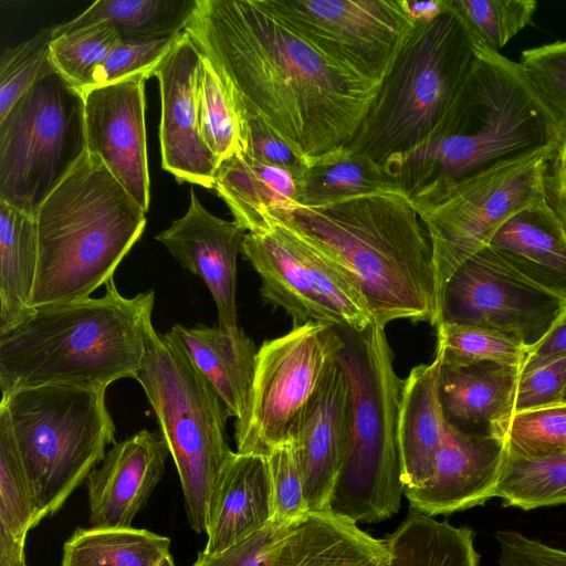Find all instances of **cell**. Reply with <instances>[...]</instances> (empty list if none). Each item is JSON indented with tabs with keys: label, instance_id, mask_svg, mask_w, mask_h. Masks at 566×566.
<instances>
[{
	"label": "cell",
	"instance_id": "d4e9b609",
	"mask_svg": "<svg viewBox=\"0 0 566 566\" xmlns=\"http://www.w3.org/2000/svg\"><path fill=\"white\" fill-rule=\"evenodd\" d=\"M489 247L525 279L566 300V228L546 197L510 218Z\"/></svg>",
	"mask_w": 566,
	"mask_h": 566
},
{
	"label": "cell",
	"instance_id": "f35d334b",
	"mask_svg": "<svg viewBox=\"0 0 566 566\" xmlns=\"http://www.w3.org/2000/svg\"><path fill=\"white\" fill-rule=\"evenodd\" d=\"M53 27L7 48L0 57V119L41 78L56 73L51 59Z\"/></svg>",
	"mask_w": 566,
	"mask_h": 566
},
{
	"label": "cell",
	"instance_id": "e575fe53",
	"mask_svg": "<svg viewBox=\"0 0 566 566\" xmlns=\"http://www.w3.org/2000/svg\"><path fill=\"white\" fill-rule=\"evenodd\" d=\"M494 497L525 511L566 504V453L523 458L507 451Z\"/></svg>",
	"mask_w": 566,
	"mask_h": 566
},
{
	"label": "cell",
	"instance_id": "484cf974",
	"mask_svg": "<svg viewBox=\"0 0 566 566\" xmlns=\"http://www.w3.org/2000/svg\"><path fill=\"white\" fill-rule=\"evenodd\" d=\"M442 360L443 354L437 347L433 360L413 367L403 380L398 442L405 490L422 486L433 474L434 458L447 426L439 389Z\"/></svg>",
	"mask_w": 566,
	"mask_h": 566
},
{
	"label": "cell",
	"instance_id": "d590c367",
	"mask_svg": "<svg viewBox=\"0 0 566 566\" xmlns=\"http://www.w3.org/2000/svg\"><path fill=\"white\" fill-rule=\"evenodd\" d=\"M437 347L442 364L462 367L482 363L522 368L528 349L501 332L464 324L441 323L437 327Z\"/></svg>",
	"mask_w": 566,
	"mask_h": 566
},
{
	"label": "cell",
	"instance_id": "ba28073f",
	"mask_svg": "<svg viewBox=\"0 0 566 566\" xmlns=\"http://www.w3.org/2000/svg\"><path fill=\"white\" fill-rule=\"evenodd\" d=\"M134 379L145 391L176 465L188 522L195 532L207 533L213 493L234 453L226 434L229 412L172 328L158 334L149 327Z\"/></svg>",
	"mask_w": 566,
	"mask_h": 566
},
{
	"label": "cell",
	"instance_id": "30bf717a",
	"mask_svg": "<svg viewBox=\"0 0 566 566\" xmlns=\"http://www.w3.org/2000/svg\"><path fill=\"white\" fill-rule=\"evenodd\" d=\"M546 146L454 181H433L410 197L431 242L438 305L469 258L513 216L545 198ZM439 322V321H438Z\"/></svg>",
	"mask_w": 566,
	"mask_h": 566
},
{
	"label": "cell",
	"instance_id": "bcb514c9",
	"mask_svg": "<svg viewBox=\"0 0 566 566\" xmlns=\"http://www.w3.org/2000/svg\"><path fill=\"white\" fill-rule=\"evenodd\" d=\"M566 391V356L521 374L515 412L563 402Z\"/></svg>",
	"mask_w": 566,
	"mask_h": 566
},
{
	"label": "cell",
	"instance_id": "5bb4252c",
	"mask_svg": "<svg viewBox=\"0 0 566 566\" xmlns=\"http://www.w3.org/2000/svg\"><path fill=\"white\" fill-rule=\"evenodd\" d=\"M565 310L566 300L525 279L486 245L462 263L446 283L438 325L494 329L517 339L530 350L547 335Z\"/></svg>",
	"mask_w": 566,
	"mask_h": 566
},
{
	"label": "cell",
	"instance_id": "cb8c5ba5",
	"mask_svg": "<svg viewBox=\"0 0 566 566\" xmlns=\"http://www.w3.org/2000/svg\"><path fill=\"white\" fill-rule=\"evenodd\" d=\"M385 541L329 511L307 512L276 543L270 566H388Z\"/></svg>",
	"mask_w": 566,
	"mask_h": 566
},
{
	"label": "cell",
	"instance_id": "9f6ffc18",
	"mask_svg": "<svg viewBox=\"0 0 566 566\" xmlns=\"http://www.w3.org/2000/svg\"><path fill=\"white\" fill-rule=\"evenodd\" d=\"M563 401H566V391H565V394H564V399H563Z\"/></svg>",
	"mask_w": 566,
	"mask_h": 566
},
{
	"label": "cell",
	"instance_id": "816d5d0a",
	"mask_svg": "<svg viewBox=\"0 0 566 566\" xmlns=\"http://www.w3.org/2000/svg\"><path fill=\"white\" fill-rule=\"evenodd\" d=\"M408 17L415 24L429 23L440 17L450 7V0L412 1L402 0Z\"/></svg>",
	"mask_w": 566,
	"mask_h": 566
},
{
	"label": "cell",
	"instance_id": "ffe728a7",
	"mask_svg": "<svg viewBox=\"0 0 566 566\" xmlns=\"http://www.w3.org/2000/svg\"><path fill=\"white\" fill-rule=\"evenodd\" d=\"M349 430V388L336 360L290 438L296 448L308 512L328 511Z\"/></svg>",
	"mask_w": 566,
	"mask_h": 566
},
{
	"label": "cell",
	"instance_id": "db71d44e",
	"mask_svg": "<svg viewBox=\"0 0 566 566\" xmlns=\"http://www.w3.org/2000/svg\"><path fill=\"white\" fill-rule=\"evenodd\" d=\"M156 566H175L174 559L171 555L165 557L158 565Z\"/></svg>",
	"mask_w": 566,
	"mask_h": 566
},
{
	"label": "cell",
	"instance_id": "277c9868",
	"mask_svg": "<svg viewBox=\"0 0 566 566\" xmlns=\"http://www.w3.org/2000/svg\"><path fill=\"white\" fill-rule=\"evenodd\" d=\"M46 305L0 335V392L50 384L108 387L135 378L153 325L154 291Z\"/></svg>",
	"mask_w": 566,
	"mask_h": 566
},
{
	"label": "cell",
	"instance_id": "7dc6e473",
	"mask_svg": "<svg viewBox=\"0 0 566 566\" xmlns=\"http://www.w3.org/2000/svg\"><path fill=\"white\" fill-rule=\"evenodd\" d=\"M242 140V151L258 160L290 170L298 180L306 164L262 122L238 116Z\"/></svg>",
	"mask_w": 566,
	"mask_h": 566
},
{
	"label": "cell",
	"instance_id": "f907efd6",
	"mask_svg": "<svg viewBox=\"0 0 566 566\" xmlns=\"http://www.w3.org/2000/svg\"><path fill=\"white\" fill-rule=\"evenodd\" d=\"M544 188H566V126L551 151L544 175Z\"/></svg>",
	"mask_w": 566,
	"mask_h": 566
},
{
	"label": "cell",
	"instance_id": "5b68a950",
	"mask_svg": "<svg viewBox=\"0 0 566 566\" xmlns=\"http://www.w3.org/2000/svg\"><path fill=\"white\" fill-rule=\"evenodd\" d=\"M33 308L91 297L142 237L146 211L86 153L35 212Z\"/></svg>",
	"mask_w": 566,
	"mask_h": 566
},
{
	"label": "cell",
	"instance_id": "83f0119b",
	"mask_svg": "<svg viewBox=\"0 0 566 566\" xmlns=\"http://www.w3.org/2000/svg\"><path fill=\"white\" fill-rule=\"evenodd\" d=\"M213 189L247 232L261 228L270 210L298 207L294 175L244 151L219 164Z\"/></svg>",
	"mask_w": 566,
	"mask_h": 566
},
{
	"label": "cell",
	"instance_id": "4dcf8cb0",
	"mask_svg": "<svg viewBox=\"0 0 566 566\" xmlns=\"http://www.w3.org/2000/svg\"><path fill=\"white\" fill-rule=\"evenodd\" d=\"M197 0H97L74 19L53 27V36L81 28L108 23L122 39L158 40L178 36Z\"/></svg>",
	"mask_w": 566,
	"mask_h": 566
},
{
	"label": "cell",
	"instance_id": "7402d4cb",
	"mask_svg": "<svg viewBox=\"0 0 566 566\" xmlns=\"http://www.w3.org/2000/svg\"><path fill=\"white\" fill-rule=\"evenodd\" d=\"M274 518V493L266 455L234 452L211 500L203 552L219 553Z\"/></svg>",
	"mask_w": 566,
	"mask_h": 566
},
{
	"label": "cell",
	"instance_id": "2e32d148",
	"mask_svg": "<svg viewBox=\"0 0 566 566\" xmlns=\"http://www.w3.org/2000/svg\"><path fill=\"white\" fill-rule=\"evenodd\" d=\"M145 75L81 92L86 150L147 212L150 181L145 128Z\"/></svg>",
	"mask_w": 566,
	"mask_h": 566
},
{
	"label": "cell",
	"instance_id": "1f68e13d",
	"mask_svg": "<svg viewBox=\"0 0 566 566\" xmlns=\"http://www.w3.org/2000/svg\"><path fill=\"white\" fill-rule=\"evenodd\" d=\"M474 533L412 512L389 534L388 566H478Z\"/></svg>",
	"mask_w": 566,
	"mask_h": 566
},
{
	"label": "cell",
	"instance_id": "d6a6232c",
	"mask_svg": "<svg viewBox=\"0 0 566 566\" xmlns=\"http://www.w3.org/2000/svg\"><path fill=\"white\" fill-rule=\"evenodd\" d=\"M169 555V537L147 530L78 527L64 543L61 566H156Z\"/></svg>",
	"mask_w": 566,
	"mask_h": 566
},
{
	"label": "cell",
	"instance_id": "3957f363",
	"mask_svg": "<svg viewBox=\"0 0 566 566\" xmlns=\"http://www.w3.org/2000/svg\"><path fill=\"white\" fill-rule=\"evenodd\" d=\"M563 127L520 64L478 41L470 73L431 138L382 164L409 198L556 144Z\"/></svg>",
	"mask_w": 566,
	"mask_h": 566
},
{
	"label": "cell",
	"instance_id": "ee69618b",
	"mask_svg": "<svg viewBox=\"0 0 566 566\" xmlns=\"http://www.w3.org/2000/svg\"><path fill=\"white\" fill-rule=\"evenodd\" d=\"M266 458L273 484L275 517L282 521L302 517L308 509L293 439L275 446Z\"/></svg>",
	"mask_w": 566,
	"mask_h": 566
},
{
	"label": "cell",
	"instance_id": "8d00e7d4",
	"mask_svg": "<svg viewBox=\"0 0 566 566\" xmlns=\"http://www.w3.org/2000/svg\"><path fill=\"white\" fill-rule=\"evenodd\" d=\"M197 101L200 136L218 163L242 151L233 102L216 69L203 55L198 73Z\"/></svg>",
	"mask_w": 566,
	"mask_h": 566
},
{
	"label": "cell",
	"instance_id": "603a6c76",
	"mask_svg": "<svg viewBox=\"0 0 566 566\" xmlns=\"http://www.w3.org/2000/svg\"><path fill=\"white\" fill-rule=\"evenodd\" d=\"M521 369L482 363L442 364L440 399L446 419L462 431L505 439L515 413Z\"/></svg>",
	"mask_w": 566,
	"mask_h": 566
},
{
	"label": "cell",
	"instance_id": "ac0fdd59",
	"mask_svg": "<svg viewBox=\"0 0 566 566\" xmlns=\"http://www.w3.org/2000/svg\"><path fill=\"white\" fill-rule=\"evenodd\" d=\"M507 457L505 439L468 433L447 421L432 476L403 494L413 512L447 515L494 497Z\"/></svg>",
	"mask_w": 566,
	"mask_h": 566
},
{
	"label": "cell",
	"instance_id": "7a4b0ae2",
	"mask_svg": "<svg viewBox=\"0 0 566 566\" xmlns=\"http://www.w3.org/2000/svg\"><path fill=\"white\" fill-rule=\"evenodd\" d=\"M275 210L357 289L375 323L438 325L431 242L408 196L389 192Z\"/></svg>",
	"mask_w": 566,
	"mask_h": 566
},
{
	"label": "cell",
	"instance_id": "60d3db41",
	"mask_svg": "<svg viewBox=\"0 0 566 566\" xmlns=\"http://www.w3.org/2000/svg\"><path fill=\"white\" fill-rule=\"evenodd\" d=\"M506 446L509 453L523 458L566 453V401L515 412Z\"/></svg>",
	"mask_w": 566,
	"mask_h": 566
},
{
	"label": "cell",
	"instance_id": "ab89813d",
	"mask_svg": "<svg viewBox=\"0 0 566 566\" xmlns=\"http://www.w3.org/2000/svg\"><path fill=\"white\" fill-rule=\"evenodd\" d=\"M472 35L499 51L532 24L537 9L534 0H451Z\"/></svg>",
	"mask_w": 566,
	"mask_h": 566
},
{
	"label": "cell",
	"instance_id": "d6986e66",
	"mask_svg": "<svg viewBox=\"0 0 566 566\" xmlns=\"http://www.w3.org/2000/svg\"><path fill=\"white\" fill-rule=\"evenodd\" d=\"M247 231L234 220L209 212L190 189L186 213L156 235L176 261L202 279L218 312V326L234 333L238 326L235 302L237 258L242 253Z\"/></svg>",
	"mask_w": 566,
	"mask_h": 566
},
{
	"label": "cell",
	"instance_id": "b9f144b4",
	"mask_svg": "<svg viewBox=\"0 0 566 566\" xmlns=\"http://www.w3.org/2000/svg\"><path fill=\"white\" fill-rule=\"evenodd\" d=\"M517 63L539 98L564 128L566 126V41L524 50Z\"/></svg>",
	"mask_w": 566,
	"mask_h": 566
},
{
	"label": "cell",
	"instance_id": "f5cc1de1",
	"mask_svg": "<svg viewBox=\"0 0 566 566\" xmlns=\"http://www.w3.org/2000/svg\"><path fill=\"white\" fill-rule=\"evenodd\" d=\"M545 197L566 228V188L545 190Z\"/></svg>",
	"mask_w": 566,
	"mask_h": 566
},
{
	"label": "cell",
	"instance_id": "7bdbcfd3",
	"mask_svg": "<svg viewBox=\"0 0 566 566\" xmlns=\"http://www.w3.org/2000/svg\"><path fill=\"white\" fill-rule=\"evenodd\" d=\"M178 36L158 40L120 39L95 70L91 84L84 90L116 83L137 75H145L147 78L154 76L155 70L169 53Z\"/></svg>",
	"mask_w": 566,
	"mask_h": 566
},
{
	"label": "cell",
	"instance_id": "6da1fadb",
	"mask_svg": "<svg viewBox=\"0 0 566 566\" xmlns=\"http://www.w3.org/2000/svg\"><path fill=\"white\" fill-rule=\"evenodd\" d=\"M238 116L262 122L306 164L347 147L381 86L266 0H197L185 28Z\"/></svg>",
	"mask_w": 566,
	"mask_h": 566
},
{
	"label": "cell",
	"instance_id": "11a10c76",
	"mask_svg": "<svg viewBox=\"0 0 566 566\" xmlns=\"http://www.w3.org/2000/svg\"><path fill=\"white\" fill-rule=\"evenodd\" d=\"M10 566H27V563H25V560H21V562H17Z\"/></svg>",
	"mask_w": 566,
	"mask_h": 566
},
{
	"label": "cell",
	"instance_id": "4fadbf2b",
	"mask_svg": "<svg viewBox=\"0 0 566 566\" xmlns=\"http://www.w3.org/2000/svg\"><path fill=\"white\" fill-rule=\"evenodd\" d=\"M339 329L323 323L294 325L258 349L244 417L235 421L237 452L266 455L289 439L336 360Z\"/></svg>",
	"mask_w": 566,
	"mask_h": 566
},
{
	"label": "cell",
	"instance_id": "9a60e30c",
	"mask_svg": "<svg viewBox=\"0 0 566 566\" xmlns=\"http://www.w3.org/2000/svg\"><path fill=\"white\" fill-rule=\"evenodd\" d=\"M331 53L384 81L415 28L402 0H266Z\"/></svg>",
	"mask_w": 566,
	"mask_h": 566
},
{
	"label": "cell",
	"instance_id": "9c48e42d",
	"mask_svg": "<svg viewBox=\"0 0 566 566\" xmlns=\"http://www.w3.org/2000/svg\"><path fill=\"white\" fill-rule=\"evenodd\" d=\"M107 387L50 384L1 396L40 518L56 513L115 443Z\"/></svg>",
	"mask_w": 566,
	"mask_h": 566
},
{
	"label": "cell",
	"instance_id": "4316f807",
	"mask_svg": "<svg viewBox=\"0 0 566 566\" xmlns=\"http://www.w3.org/2000/svg\"><path fill=\"white\" fill-rule=\"evenodd\" d=\"M171 328L229 416L241 420L248 408L255 369L258 350L252 339L241 328L234 333L206 325L176 324Z\"/></svg>",
	"mask_w": 566,
	"mask_h": 566
},
{
	"label": "cell",
	"instance_id": "f1b7e54d",
	"mask_svg": "<svg viewBox=\"0 0 566 566\" xmlns=\"http://www.w3.org/2000/svg\"><path fill=\"white\" fill-rule=\"evenodd\" d=\"M38 261L35 216L0 201V335L35 310Z\"/></svg>",
	"mask_w": 566,
	"mask_h": 566
},
{
	"label": "cell",
	"instance_id": "8fae6325",
	"mask_svg": "<svg viewBox=\"0 0 566 566\" xmlns=\"http://www.w3.org/2000/svg\"><path fill=\"white\" fill-rule=\"evenodd\" d=\"M85 153L81 92L41 78L0 119V201L35 216Z\"/></svg>",
	"mask_w": 566,
	"mask_h": 566
},
{
	"label": "cell",
	"instance_id": "74e56055",
	"mask_svg": "<svg viewBox=\"0 0 566 566\" xmlns=\"http://www.w3.org/2000/svg\"><path fill=\"white\" fill-rule=\"evenodd\" d=\"M120 39L116 28L108 23L81 28L53 38L51 59L56 72L82 91Z\"/></svg>",
	"mask_w": 566,
	"mask_h": 566
},
{
	"label": "cell",
	"instance_id": "f546056e",
	"mask_svg": "<svg viewBox=\"0 0 566 566\" xmlns=\"http://www.w3.org/2000/svg\"><path fill=\"white\" fill-rule=\"evenodd\" d=\"M389 192H402L396 178L368 155L348 147L308 164L297 180V205L305 208Z\"/></svg>",
	"mask_w": 566,
	"mask_h": 566
},
{
	"label": "cell",
	"instance_id": "8992f818",
	"mask_svg": "<svg viewBox=\"0 0 566 566\" xmlns=\"http://www.w3.org/2000/svg\"><path fill=\"white\" fill-rule=\"evenodd\" d=\"M338 329L337 361L349 388V430L328 511L355 523H376L399 511L405 491L398 442L403 380L395 370L385 326Z\"/></svg>",
	"mask_w": 566,
	"mask_h": 566
},
{
	"label": "cell",
	"instance_id": "44dd1931",
	"mask_svg": "<svg viewBox=\"0 0 566 566\" xmlns=\"http://www.w3.org/2000/svg\"><path fill=\"white\" fill-rule=\"evenodd\" d=\"M168 454L160 434L146 429L115 442L86 480L91 525L130 527L161 480Z\"/></svg>",
	"mask_w": 566,
	"mask_h": 566
},
{
	"label": "cell",
	"instance_id": "c3c4849f",
	"mask_svg": "<svg viewBox=\"0 0 566 566\" xmlns=\"http://www.w3.org/2000/svg\"><path fill=\"white\" fill-rule=\"evenodd\" d=\"M500 566H566V551L515 531H497Z\"/></svg>",
	"mask_w": 566,
	"mask_h": 566
},
{
	"label": "cell",
	"instance_id": "e0dca14e",
	"mask_svg": "<svg viewBox=\"0 0 566 566\" xmlns=\"http://www.w3.org/2000/svg\"><path fill=\"white\" fill-rule=\"evenodd\" d=\"M202 55L185 31L155 70L160 91L161 166L177 180L213 189L219 163L198 126V73Z\"/></svg>",
	"mask_w": 566,
	"mask_h": 566
},
{
	"label": "cell",
	"instance_id": "681fc988",
	"mask_svg": "<svg viewBox=\"0 0 566 566\" xmlns=\"http://www.w3.org/2000/svg\"><path fill=\"white\" fill-rule=\"evenodd\" d=\"M566 356V310L547 335L528 350L521 374Z\"/></svg>",
	"mask_w": 566,
	"mask_h": 566
},
{
	"label": "cell",
	"instance_id": "836d02e7",
	"mask_svg": "<svg viewBox=\"0 0 566 566\" xmlns=\"http://www.w3.org/2000/svg\"><path fill=\"white\" fill-rule=\"evenodd\" d=\"M40 521L11 428L0 412V566L25 560L28 532Z\"/></svg>",
	"mask_w": 566,
	"mask_h": 566
},
{
	"label": "cell",
	"instance_id": "7c38bea8",
	"mask_svg": "<svg viewBox=\"0 0 566 566\" xmlns=\"http://www.w3.org/2000/svg\"><path fill=\"white\" fill-rule=\"evenodd\" d=\"M242 254L261 279L262 298L282 308L293 326L316 322L364 331L375 323L357 289L275 209L245 233Z\"/></svg>",
	"mask_w": 566,
	"mask_h": 566
},
{
	"label": "cell",
	"instance_id": "f6af8a7d",
	"mask_svg": "<svg viewBox=\"0 0 566 566\" xmlns=\"http://www.w3.org/2000/svg\"><path fill=\"white\" fill-rule=\"evenodd\" d=\"M292 522L275 517L260 531L219 553L199 552L191 566H270L274 547Z\"/></svg>",
	"mask_w": 566,
	"mask_h": 566
},
{
	"label": "cell",
	"instance_id": "52a82bcc",
	"mask_svg": "<svg viewBox=\"0 0 566 566\" xmlns=\"http://www.w3.org/2000/svg\"><path fill=\"white\" fill-rule=\"evenodd\" d=\"M478 56V41L453 8L415 24L347 146L382 165L428 142Z\"/></svg>",
	"mask_w": 566,
	"mask_h": 566
}]
</instances>
